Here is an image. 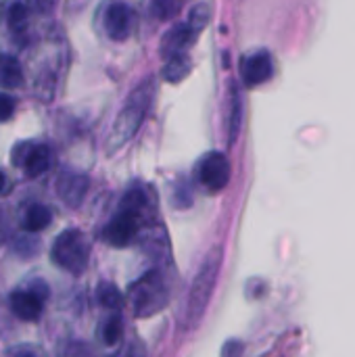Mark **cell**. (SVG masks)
<instances>
[{
  "mask_svg": "<svg viewBox=\"0 0 355 357\" xmlns=\"http://www.w3.org/2000/svg\"><path fill=\"white\" fill-rule=\"evenodd\" d=\"M23 84V73L17 59L2 54L0 56V86L2 88H19Z\"/></svg>",
  "mask_w": 355,
  "mask_h": 357,
  "instance_id": "obj_16",
  "label": "cell"
},
{
  "mask_svg": "<svg viewBox=\"0 0 355 357\" xmlns=\"http://www.w3.org/2000/svg\"><path fill=\"white\" fill-rule=\"evenodd\" d=\"M50 259L69 274H82L88 268L90 259V243L80 230H65L56 236Z\"/></svg>",
  "mask_w": 355,
  "mask_h": 357,
  "instance_id": "obj_4",
  "label": "cell"
},
{
  "mask_svg": "<svg viewBox=\"0 0 355 357\" xmlns=\"http://www.w3.org/2000/svg\"><path fill=\"white\" fill-rule=\"evenodd\" d=\"M50 220H52V213H50L48 207H44V205H31L25 211V215H23V226H25L27 232H40V230L48 228Z\"/></svg>",
  "mask_w": 355,
  "mask_h": 357,
  "instance_id": "obj_17",
  "label": "cell"
},
{
  "mask_svg": "<svg viewBox=\"0 0 355 357\" xmlns=\"http://www.w3.org/2000/svg\"><path fill=\"white\" fill-rule=\"evenodd\" d=\"M190 69H192L190 59H188V54L184 52V54L169 56L161 73H163V79H165V82L178 84V82H182V79L190 73Z\"/></svg>",
  "mask_w": 355,
  "mask_h": 357,
  "instance_id": "obj_14",
  "label": "cell"
},
{
  "mask_svg": "<svg viewBox=\"0 0 355 357\" xmlns=\"http://www.w3.org/2000/svg\"><path fill=\"white\" fill-rule=\"evenodd\" d=\"M15 113V100L0 92V121H8Z\"/></svg>",
  "mask_w": 355,
  "mask_h": 357,
  "instance_id": "obj_22",
  "label": "cell"
},
{
  "mask_svg": "<svg viewBox=\"0 0 355 357\" xmlns=\"http://www.w3.org/2000/svg\"><path fill=\"white\" fill-rule=\"evenodd\" d=\"M123 335V324H121V316L119 314H111L109 318H105L98 326V339L100 343H105L107 347H113L121 341Z\"/></svg>",
  "mask_w": 355,
  "mask_h": 357,
  "instance_id": "obj_15",
  "label": "cell"
},
{
  "mask_svg": "<svg viewBox=\"0 0 355 357\" xmlns=\"http://www.w3.org/2000/svg\"><path fill=\"white\" fill-rule=\"evenodd\" d=\"M36 297H40L42 301H46L48 299V284L44 282V280H33V282H29V287H27Z\"/></svg>",
  "mask_w": 355,
  "mask_h": 357,
  "instance_id": "obj_26",
  "label": "cell"
},
{
  "mask_svg": "<svg viewBox=\"0 0 355 357\" xmlns=\"http://www.w3.org/2000/svg\"><path fill=\"white\" fill-rule=\"evenodd\" d=\"M190 25V29L199 36L203 31V27L209 23V6L207 4H197L192 10H190V17L186 21Z\"/></svg>",
  "mask_w": 355,
  "mask_h": 357,
  "instance_id": "obj_20",
  "label": "cell"
},
{
  "mask_svg": "<svg viewBox=\"0 0 355 357\" xmlns=\"http://www.w3.org/2000/svg\"><path fill=\"white\" fill-rule=\"evenodd\" d=\"M128 299L136 318H151L167 305L169 284L161 272L151 270L130 287Z\"/></svg>",
  "mask_w": 355,
  "mask_h": 357,
  "instance_id": "obj_3",
  "label": "cell"
},
{
  "mask_svg": "<svg viewBox=\"0 0 355 357\" xmlns=\"http://www.w3.org/2000/svg\"><path fill=\"white\" fill-rule=\"evenodd\" d=\"M220 268H222V247H216L207 253V257L203 259L190 291H188V299H186V310H184V328L192 331L199 326L201 318L205 316V310L213 297L218 278H220Z\"/></svg>",
  "mask_w": 355,
  "mask_h": 357,
  "instance_id": "obj_1",
  "label": "cell"
},
{
  "mask_svg": "<svg viewBox=\"0 0 355 357\" xmlns=\"http://www.w3.org/2000/svg\"><path fill=\"white\" fill-rule=\"evenodd\" d=\"M96 299H98V303H100L103 307L113 310V312L119 310L121 303H123L121 293H119L117 287L111 284V282H100V284H98V289H96Z\"/></svg>",
  "mask_w": 355,
  "mask_h": 357,
  "instance_id": "obj_18",
  "label": "cell"
},
{
  "mask_svg": "<svg viewBox=\"0 0 355 357\" xmlns=\"http://www.w3.org/2000/svg\"><path fill=\"white\" fill-rule=\"evenodd\" d=\"M48 165H50V151L44 144H33L21 167L25 169L27 176L36 178V176H42L48 169Z\"/></svg>",
  "mask_w": 355,
  "mask_h": 357,
  "instance_id": "obj_13",
  "label": "cell"
},
{
  "mask_svg": "<svg viewBox=\"0 0 355 357\" xmlns=\"http://www.w3.org/2000/svg\"><path fill=\"white\" fill-rule=\"evenodd\" d=\"M241 123H243V98L239 88L232 84L230 86V98H228V144H234V140L239 138L241 132Z\"/></svg>",
  "mask_w": 355,
  "mask_h": 357,
  "instance_id": "obj_12",
  "label": "cell"
},
{
  "mask_svg": "<svg viewBox=\"0 0 355 357\" xmlns=\"http://www.w3.org/2000/svg\"><path fill=\"white\" fill-rule=\"evenodd\" d=\"M117 357H146V351H144V347L140 345V343H132V345H128L126 349H123V354Z\"/></svg>",
  "mask_w": 355,
  "mask_h": 357,
  "instance_id": "obj_27",
  "label": "cell"
},
{
  "mask_svg": "<svg viewBox=\"0 0 355 357\" xmlns=\"http://www.w3.org/2000/svg\"><path fill=\"white\" fill-rule=\"evenodd\" d=\"M197 33L190 29L188 23H178L174 25L161 40V54L165 59L176 56V54H184L186 48H190L197 42Z\"/></svg>",
  "mask_w": 355,
  "mask_h": 357,
  "instance_id": "obj_10",
  "label": "cell"
},
{
  "mask_svg": "<svg viewBox=\"0 0 355 357\" xmlns=\"http://www.w3.org/2000/svg\"><path fill=\"white\" fill-rule=\"evenodd\" d=\"M274 73V65H272V56L270 52L266 50H257L249 56L243 59V65H241V75H243V82L253 88V86H259V84H266Z\"/></svg>",
  "mask_w": 355,
  "mask_h": 357,
  "instance_id": "obj_8",
  "label": "cell"
},
{
  "mask_svg": "<svg viewBox=\"0 0 355 357\" xmlns=\"http://www.w3.org/2000/svg\"><path fill=\"white\" fill-rule=\"evenodd\" d=\"M182 4H184V0H153L151 10L159 19H172L182 10Z\"/></svg>",
  "mask_w": 355,
  "mask_h": 357,
  "instance_id": "obj_19",
  "label": "cell"
},
{
  "mask_svg": "<svg viewBox=\"0 0 355 357\" xmlns=\"http://www.w3.org/2000/svg\"><path fill=\"white\" fill-rule=\"evenodd\" d=\"M153 92H155L153 84L146 82L128 98V102L123 105V109L119 111V115H117V119L113 123V130H111V136H109V144H107L109 153H115L117 149H121L138 132V128L144 121V115H146V111L151 107Z\"/></svg>",
  "mask_w": 355,
  "mask_h": 357,
  "instance_id": "obj_2",
  "label": "cell"
},
{
  "mask_svg": "<svg viewBox=\"0 0 355 357\" xmlns=\"http://www.w3.org/2000/svg\"><path fill=\"white\" fill-rule=\"evenodd\" d=\"M31 146H33L31 142H19V144H17V146L13 149V155H10V157H13V165H17V167H21Z\"/></svg>",
  "mask_w": 355,
  "mask_h": 357,
  "instance_id": "obj_24",
  "label": "cell"
},
{
  "mask_svg": "<svg viewBox=\"0 0 355 357\" xmlns=\"http://www.w3.org/2000/svg\"><path fill=\"white\" fill-rule=\"evenodd\" d=\"M25 21H27V8H25V4L23 2H13L10 8H8V25L13 29H23Z\"/></svg>",
  "mask_w": 355,
  "mask_h": 357,
  "instance_id": "obj_21",
  "label": "cell"
},
{
  "mask_svg": "<svg viewBox=\"0 0 355 357\" xmlns=\"http://www.w3.org/2000/svg\"><path fill=\"white\" fill-rule=\"evenodd\" d=\"M4 186H6V178H4V174L0 172V195H2V190H4Z\"/></svg>",
  "mask_w": 355,
  "mask_h": 357,
  "instance_id": "obj_28",
  "label": "cell"
},
{
  "mask_svg": "<svg viewBox=\"0 0 355 357\" xmlns=\"http://www.w3.org/2000/svg\"><path fill=\"white\" fill-rule=\"evenodd\" d=\"M6 357H40L38 351L31 347V345H17V347H10Z\"/></svg>",
  "mask_w": 355,
  "mask_h": 357,
  "instance_id": "obj_25",
  "label": "cell"
},
{
  "mask_svg": "<svg viewBox=\"0 0 355 357\" xmlns=\"http://www.w3.org/2000/svg\"><path fill=\"white\" fill-rule=\"evenodd\" d=\"M44 301L36 297L29 289H17L10 293V310L19 320L36 322L42 316Z\"/></svg>",
  "mask_w": 355,
  "mask_h": 357,
  "instance_id": "obj_11",
  "label": "cell"
},
{
  "mask_svg": "<svg viewBox=\"0 0 355 357\" xmlns=\"http://www.w3.org/2000/svg\"><path fill=\"white\" fill-rule=\"evenodd\" d=\"M56 192L69 207H80L88 192V178L77 172H65L56 180Z\"/></svg>",
  "mask_w": 355,
  "mask_h": 357,
  "instance_id": "obj_9",
  "label": "cell"
},
{
  "mask_svg": "<svg viewBox=\"0 0 355 357\" xmlns=\"http://www.w3.org/2000/svg\"><path fill=\"white\" fill-rule=\"evenodd\" d=\"M136 23V15L132 6L126 2H111L105 8V31L113 40H126Z\"/></svg>",
  "mask_w": 355,
  "mask_h": 357,
  "instance_id": "obj_7",
  "label": "cell"
},
{
  "mask_svg": "<svg viewBox=\"0 0 355 357\" xmlns=\"http://www.w3.org/2000/svg\"><path fill=\"white\" fill-rule=\"evenodd\" d=\"M138 226H140V215L119 207V211L111 218V222L105 228V238L113 247H119V249L128 247L136 238Z\"/></svg>",
  "mask_w": 355,
  "mask_h": 357,
  "instance_id": "obj_6",
  "label": "cell"
},
{
  "mask_svg": "<svg viewBox=\"0 0 355 357\" xmlns=\"http://www.w3.org/2000/svg\"><path fill=\"white\" fill-rule=\"evenodd\" d=\"M197 178L209 192H220L230 182V161L224 153L211 151L201 157L197 165Z\"/></svg>",
  "mask_w": 355,
  "mask_h": 357,
  "instance_id": "obj_5",
  "label": "cell"
},
{
  "mask_svg": "<svg viewBox=\"0 0 355 357\" xmlns=\"http://www.w3.org/2000/svg\"><path fill=\"white\" fill-rule=\"evenodd\" d=\"M243 354H245V345L236 339L226 341L222 347V357H243Z\"/></svg>",
  "mask_w": 355,
  "mask_h": 357,
  "instance_id": "obj_23",
  "label": "cell"
}]
</instances>
